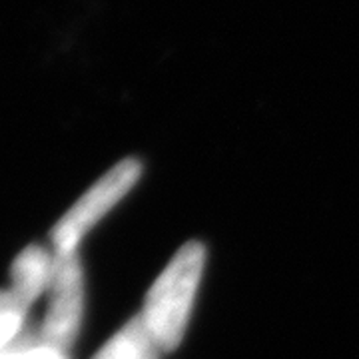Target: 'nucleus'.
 <instances>
[{
	"label": "nucleus",
	"mask_w": 359,
	"mask_h": 359,
	"mask_svg": "<svg viewBox=\"0 0 359 359\" xmlns=\"http://www.w3.org/2000/svg\"><path fill=\"white\" fill-rule=\"evenodd\" d=\"M204 269V244L188 242L148 290L140 320L162 351H174L184 339Z\"/></svg>",
	"instance_id": "f257e3e1"
},
{
	"label": "nucleus",
	"mask_w": 359,
	"mask_h": 359,
	"mask_svg": "<svg viewBox=\"0 0 359 359\" xmlns=\"http://www.w3.org/2000/svg\"><path fill=\"white\" fill-rule=\"evenodd\" d=\"M142 164L136 158L118 162L66 212L52 230L56 252H78V244L136 186Z\"/></svg>",
	"instance_id": "f03ea898"
},
{
	"label": "nucleus",
	"mask_w": 359,
	"mask_h": 359,
	"mask_svg": "<svg viewBox=\"0 0 359 359\" xmlns=\"http://www.w3.org/2000/svg\"><path fill=\"white\" fill-rule=\"evenodd\" d=\"M84 316V273L78 252H54V271L48 287V309L40 341L68 351L76 341Z\"/></svg>",
	"instance_id": "7ed1b4c3"
},
{
	"label": "nucleus",
	"mask_w": 359,
	"mask_h": 359,
	"mask_svg": "<svg viewBox=\"0 0 359 359\" xmlns=\"http://www.w3.org/2000/svg\"><path fill=\"white\" fill-rule=\"evenodd\" d=\"M54 271V256L42 245H28L13 264V295L28 309L40 295L48 292Z\"/></svg>",
	"instance_id": "20e7f679"
},
{
	"label": "nucleus",
	"mask_w": 359,
	"mask_h": 359,
	"mask_svg": "<svg viewBox=\"0 0 359 359\" xmlns=\"http://www.w3.org/2000/svg\"><path fill=\"white\" fill-rule=\"evenodd\" d=\"M162 353L140 316H136L104 344L94 359H160Z\"/></svg>",
	"instance_id": "39448f33"
},
{
	"label": "nucleus",
	"mask_w": 359,
	"mask_h": 359,
	"mask_svg": "<svg viewBox=\"0 0 359 359\" xmlns=\"http://www.w3.org/2000/svg\"><path fill=\"white\" fill-rule=\"evenodd\" d=\"M26 309L16 302L13 292H0V358L8 353V347L25 323Z\"/></svg>",
	"instance_id": "423d86ee"
}]
</instances>
